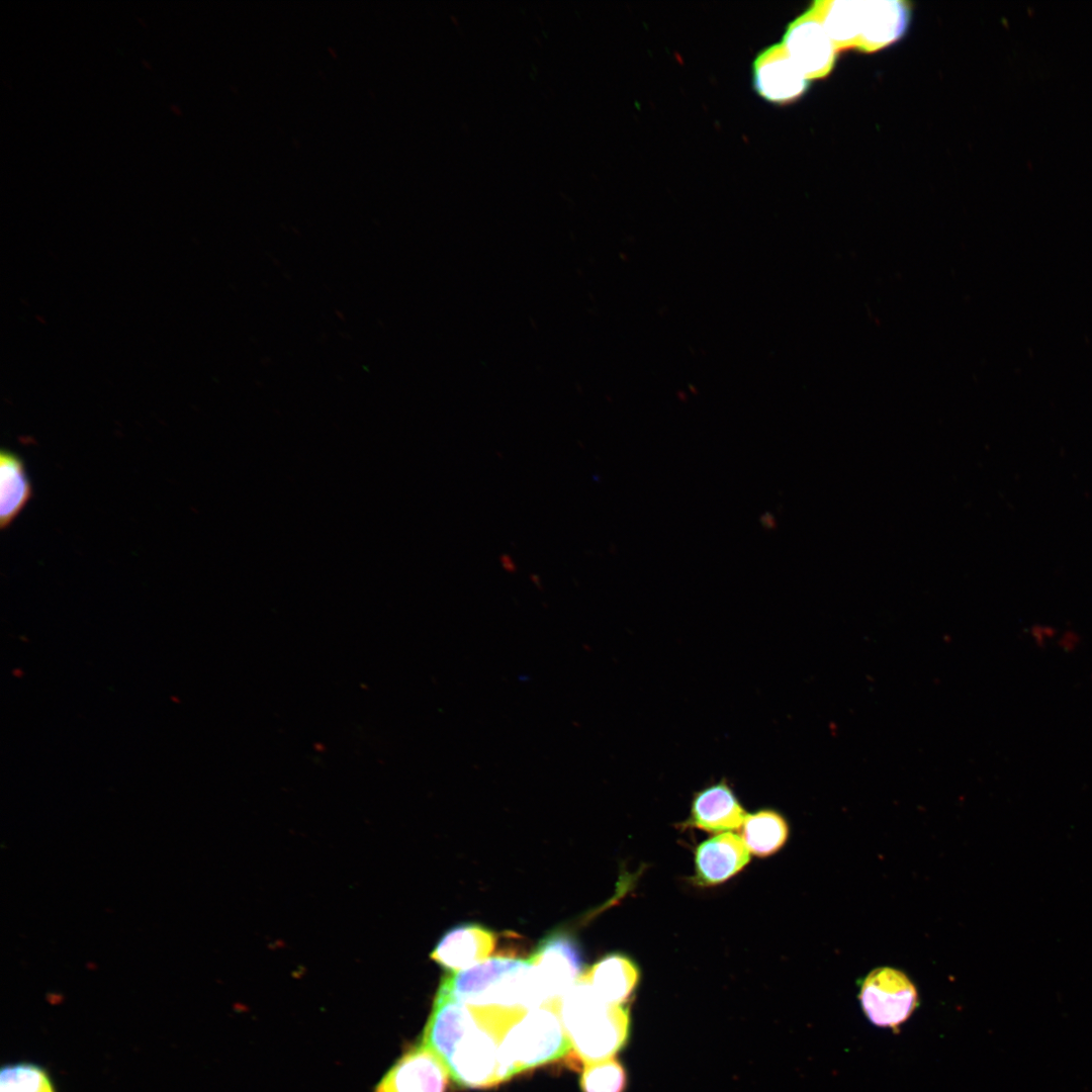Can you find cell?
<instances>
[{
  "mask_svg": "<svg viewBox=\"0 0 1092 1092\" xmlns=\"http://www.w3.org/2000/svg\"><path fill=\"white\" fill-rule=\"evenodd\" d=\"M422 1042L441 1058L460 1087L487 1089L511 1079L496 1036L467 1005L441 989L435 996Z\"/></svg>",
  "mask_w": 1092,
  "mask_h": 1092,
  "instance_id": "1",
  "label": "cell"
},
{
  "mask_svg": "<svg viewBox=\"0 0 1092 1092\" xmlns=\"http://www.w3.org/2000/svg\"><path fill=\"white\" fill-rule=\"evenodd\" d=\"M557 1007L575 1061L612 1059L628 1038V1010L602 1000L582 978L563 994Z\"/></svg>",
  "mask_w": 1092,
  "mask_h": 1092,
  "instance_id": "2",
  "label": "cell"
},
{
  "mask_svg": "<svg viewBox=\"0 0 1092 1092\" xmlns=\"http://www.w3.org/2000/svg\"><path fill=\"white\" fill-rule=\"evenodd\" d=\"M558 1003L527 1010L499 1039L511 1078L570 1055V1040L558 1013Z\"/></svg>",
  "mask_w": 1092,
  "mask_h": 1092,
  "instance_id": "3",
  "label": "cell"
},
{
  "mask_svg": "<svg viewBox=\"0 0 1092 1092\" xmlns=\"http://www.w3.org/2000/svg\"><path fill=\"white\" fill-rule=\"evenodd\" d=\"M862 1010L874 1024L895 1028L905 1022L918 1003L917 990L902 971L880 967L864 978L858 994Z\"/></svg>",
  "mask_w": 1092,
  "mask_h": 1092,
  "instance_id": "4",
  "label": "cell"
},
{
  "mask_svg": "<svg viewBox=\"0 0 1092 1092\" xmlns=\"http://www.w3.org/2000/svg\"><path fill=\"white\" fill-rule=\"evenodd\" d=\"M528 961L545 1005L557 1003L583 974L581 950L565 931H555L543 938Z\"/></svg>",
  "mask_w": 1092,
  "mask_h": 1092,
  "instance_id": "5",
  "label": "cell"
},
{
  "mask_svg": "<svg viewBox=\"0 0 1092 1092\" xmlns=\"http://www.w3.org/2000/svg\"><path fill=\"white\" fill-rule=\"evenodd\" d=\"M449 1076L441 1058L421 1042L397 1059L374 1092H445Z\"/></svg>",
  "mask_w": 1092,
  "mask_h": 1092,
  "instance_id": "6",
  "label": "cell"
},
{
  "mask_svg": "<svg viewBox=\"0 0 1092 1092\" xmlns=\"http://www.w3.org/2000/svg\"><path fill=\"white\" fill-rule=\"evenodd\" d=\"M745 816L739 799L723 779L694 794L682 826L720 834L740 828Z\"/></svg>",
  "mask_w": 1092,
  "mask_h": 1092,
  "instance_id": "7",
  "label": "cell"
},
{
  "mask_svg": "<svg viewBox=\"0 0 1092 1092\" xmlns=\"http://www.w3.org/2000/svg\"><path fill=\"white\" fill-rule=\"evenodd\" d=\"M497 942L495 933L475 923L459 924L443 934L430 959L456 973L487 960Z\"/></svg>",
  "mask_w": 1092,
  "mask_h": 1092,
  "instance_id": "8",
  "label": "cell"
},
{
  "mask_svg": "<svg viewBox=\"0 0 1092 1092\" xmlns=\"http://www.w3.org/2000/svg\"><path fill=\"white\" fill-rule=\"evenodd\" d=\"M752 71L754 89L770 102L791 101L807 87V77L788 57L782 44L763 50L754 60Z\"/></svg>",
  "mask_w": 1092,
  "mask_h": 1092,
  "instance_id": "9",
  "label": "cell"
},
{
  "mask_svg": "<svg viewBox=\"0 0 1092 1092\" xmlns=\"http://www.w3.org/2000/svg\"><path fill=\"white\" fill-rule=\"evenodd\" d=\"M750 860L741 837L732 832L717 834L703 841L695 854V882L715 886L738 874Z\"/></svg>",
  "mask_w": 1092,
  "mask_h": 1092,
  "instance_id": "10",
  "label": "cell"
},
{
  "mask_svg": "<svg viewBox=\"0 0 1092 1092\" xmlns=\"http://www.w3.org/2000/svg\"><path fill=\"white\" fill-rule=\"evenodd\" d=\"M782 47L807 78L824 73L833 57V43L824 25L809 18H800L788 27Z\"/></svg>",
  "mask_w": 1092,
  "mask_h": 1092,
  "instance_id": "11",
  "label": "cell"
},
{
  "mask_svg": "<svg viewBox=\"0 0 1092 1092\" xmlns=\"http://www.w3.org/2000/svg\"><path fill=\"white\" fill-rule=\"evenodd\" d=\"M580 978L605 1002L623 1005L637 986L639 971L628 957L612 953L599 960Z\"/></svg>",
  "mask_w": 1092,
  "mask_h": 1092,
  "instance_id": "12",
  "label": "cell"
},
{
  "mask_svg": "<svg viewBox=\"0 0 1092 1092\" xmlns=\"http://www.w3.org/2000/svg\"><path fill=\"white\" fill-rule=\"evenodd\" d=\"M32 488L23 461L13 452L0 454V525L4 529L31 498Z\"/></svg>",
  "mask_w": 1092,
  "mask_h": 1092,
  "instance_id": "13",
  "label": "cell"
},
{
  "mask_svg": "<svg viewBox=\"0 0 1092 1092\" xmlns=\"http://www.w3.org/2000/svg\"><path fill=\"white\" fill-rule=\"evenodd\" d=\"M740 831L749 852L765 857L784 846L789 836V825L779 812L762 809L746 814Z\"/></svg>",
  "mask_w": 1092,
  "mask_h": 1092,
  "instance_id": "14",
  "label": "cell"
},
{
  "mask_svg": "<svg viewBox=\"0 0 1092 1092\" xmlns=\"http://www.w3.org/2000/svg\"><path fill=\"white\" fill-rule=\"evenodd\" d=\"M906 23L905 9L896 1H862L861 32L864 40L885 44L897 38Z\"/></svg>",
  "mask_w": 1092,
  "mask_h": 1092,
  "instance_id": "15",
  "label": "cell"
},
{
  "mask_svg": "<svg viewBox=\"0 0 1092 1092\" xmlns=\"http://www.w3.org/2000/svg\"><path fill=\"white\" fill-rule=\"evenodd\" d=\"M0 1092H56L48 1072L29 1062L7 1064L0 1073Z\"/></svg>",
  "mask_w": 1092,
  "mask_h": 1092,
  "instance_id": "16",
  "label": "cell"
},
{
  "mask_svg": "<svg viewBox=\"0 0 1092 1092\" xmlns=\"http://www.w3.org/2000/svg\"><path fill=\"white\" fill-rule=\"evenodd\" d=\"M862 1H835L824 18V27L831 39L848 41L861 32Z\"/></svg>",
  "mask_w": 1092,
  "mask_h": 1092,
  "instance_id": "17",
  "label": "cell"
},
{
  "mask_svg": "<svg viewBox=\"0 0 1092 1092\" xmlns=\"http://www.w3.org/2000/svg\"><path fill=\"white\" fill-rule=\"evenodd\" d=\"M579 1084L582 1092H623L626 1073L622 1065L614 1059L587 1063Z\"/></svg>",
  "mask_w": 1092,
  "mask_h": 1092,
  "instance_id": "18",
  "label": "cell"
}]
</instances>
